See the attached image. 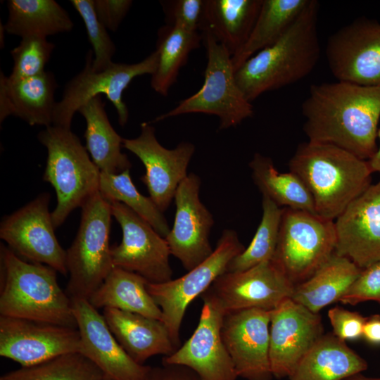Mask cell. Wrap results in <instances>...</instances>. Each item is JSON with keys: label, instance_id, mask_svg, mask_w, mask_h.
Here are the masks:
<instances>
[{"label": "cell", "instance_id": "obj_1", "mask_svg": "<svg viewBox=\"0 0 380 380\" xmlns=\"http://www.w3.org/2000/svg\"><path fill=\"white\" fill-rule=\"evenodd\" d=\"M301 111L308 141L334 145L365 160L376 151L380 87L312 84Z\"/></svg>", "mask_w": 380, "mask_h": 380}, {"label": "cell", "instance_id": "obj_2", "mask_svg": "<svg viewBox=\"0 0 380 380\" xmlns=\"http://www.w3.org/2000/svg\"><path fill=\"white\" fill-rule=\"evenodd\" d=\"M318 11V1L310 0L278 41L254 54L236 70V81L250 102L266 91L298 82L313 70L320 56Z\"/></svg>", "mask_w": 380, "mask_h": 380}, {"label": "cell", "instance_id": "obj_3", "mask_svg": "<svg viewBox=\"0 0 380 380\" xmlns=\"http://www.w3.org/2000/svg\"><path fill=\"white\" fill-rule=\"evenodd\" d=\"M309 191L317 215L335 220L370 184L367 160L334 145L300 143L289 162Z\"/></svg>", "mask_w": 380, "mask_h": 380}, {"label": "cell", "instance_id": "obj_4", "mask_svg": "<svg viewBox=\"0 0 380 380\" xmlns=\"http://www.w3.org/2000/svg\"><path fill=\"white\" fill-rule=\"evenodd\" d=\"M0 315L77 327L72 301L52 267L27 262L1 246Z\"/></svg>", "mask_w": 380, "mask_h": 380}, {"label": "cell", "instance_id": "obj_5", "mask_svg": "<svg viewBox=\"0 0 380 380\" xmlns=\"http://www.w3.org/2000/svg\"><path fill=\"white\" fill-rule=\"evenodd\" d=\"M47 150L43 179L54 188L57 205L51 213L55 228L99 191L101 171L71 129L51 125L38 134Z\"/></svg>", "mask_w": 380, "mask_h": 380}, {"label": "cell", "instance_id": "obj_6", "mask_svg": "<svg viewBox=\"0 0 380 380\" xmlns=\"http://www.w3.org/2000/svg\"><path fill=\"white\" fill-rule=\"evenodd\" d=\"M80 227L66 251L70 279L66 293L70 299L88 300L114 267L109 236L110 203L98 191L81 207Z\"/></svg>", "mask_w": 380, "mask_h": 380}, {"label": "cell", "instance_id": "obj_7", "mask_svg": "<svg viewBox=\"0 0 380 380\" xmlns=\"http://www.w3.org/2000/svg\"><path fill=\"white\" fill-rule=\"evenodd\" d=\"M207 54L204 81L201 89L183 99L173 109L151 122L188 113L214 115L220 129L236 127L253 115V107L239 88L232 56L227 48L207 31L203 32Z\"/></svg>", "mask_w": 380, "mask_h": 380}, {"label": "cell", "instance_id": "obj_8", "mask_svg": "<svg viewBox=\"0 0 380 380\" xmlns=\"http://www.w3.org/2000/svg\"><path fill=\"white\" fill-rule=\"evenodd\" d=\"M336 240L334 220L308 211L283 208L272 260L296 286L328 261L335 252Z\"/></svg>", "mask_w": 380, "mask_h": 380}, {"label": "cell", "instance_id": "obj_9", "mask_svg": "<svg viewBox=\"0 0 380 380\" xmlns=\"http://www.w3.org/2000/svg\"><path fill=\"white\" fill-rule=\"evenodd\" d=\"M155 50L136 63H113L97 71L93 68L94 53L89 50L83 69L65 85L61 99L56 102L52 125L71 129L73 116L90 99L104 94L115 107L118 122L124 126L128 121L129 110L122 99L123 91L139 76L154 73L158 64Z\"/></svg>", "mask_w": 380, "mask_h": 380}, {"label": "cell", "instance_id": "obj_10", "mask_svg": "<svg viewBox=\"0 0 380 380\" xmlns=\"http://www.w3.org/2000/svg\"><path fill=\"white\" fill-rule=\"evenodd\" d=\"M245 248L234 230L224 229L213 253L188 273L166 282L147 284L148 293L161 310V321L177 348L180 343L179 330L188 305L227 272L229 262Z\"/></svg>", "mask_w": 380, "mask_h": 380}, {"label": "cell", "instance_id": "obj_11", "mask_svg": "<svg viewBox=\"0 0 380 380\" xmlns=\"http://www.w3.org/2000/svg\"><path fill=\"white\" fill-rule=\"evenodd\" d=\"M109 203L122 232L120 243L110 248L113 266L134 272L151 284L171 280V254L165 239L125 204Z\"/></svg>", "mask_w": 380, "mask_h": 380}, {"label": "cell", "instance_id": "obj_12", "mask_svg": "<svg viewBox=\"0 0 380 380\" xmlns=\"http://www.w3.org/2000/svg\"><path fill=\"white\" fill-rule=\"evenodd\" d=\"M49 201V194H42L4 217L1 223L0 237L18 256L31 262L48 265L67 275L66 251L56 236Z\"/></svg>", "mask_w": 380, "mask_h": 380}, {"label": "cell", "instance_id": "obj_13", "mask_svg": "<svg viewBox=\"0 0 380 380\" xmlns=\"http://www.w3.org/2000/svg\"><path fill=\"white\" fill-rule=\"evenodd\" d=\"M325 53L338 81L380 87V23L358 18L328 39Z\"/></svg>", "mask_w": 380, "mask_h": 380}, {"label": "cell", "instance_id": "obj_14", "mask_svg": "<svg viewBox=\"0 0 380 380\" xmlns=\"http://www.w3.org/2000/svg\"><path fill=\"white\" fill-rule=\"evenodd\" d=\"M201 298L203 305L196 329L163 362L186 367L201 380H236L239 376L221 334L225 313L207 291Z\"/></svg>", "mask_w": 380, "mask_h": 380}, {"label": "cell", "instance_id": "obj_15", "mask_svg": "<svg viewBox=\"0 0 380 380\" xmlns=\"http://www.w3.org/2000/svg\"><path fill=\"white\" fill-rule=\"evenodd\" d=\"M122 146L134 153L144 164L145 174L141 180L149 197L163 213L175 198L180 183L187 177V167L195 146L187 141L168 149L158 141L151 123L141 124V132L134 139H124Z\"/></svg>", "mask_w": 380, "mask_h": 380}, {"label": "cell", "instance_id": "obj_16", "mask_svg": "<svg viewBox=\"0 0 380 380\" xmlns=\"http://www.w3.org/2000/svg\"><path fill=\"white\" fill-rule=\"evenodd\" d=\"M294 287L270 260L245 271L225 272L205 291L227 313L253 308L272 310L291 298Z\"/></svg>", "mask_w": 380, "mask_h": 380}, {"label": "cell", "instance_id": "obj_17", "mask_svg": "<svg viewBox=\"0 0 380 380\" xmlns=\"http://www.w3.org/2000/svg\"><path fill=\"white\" fill-rule=\"evenodd\" d=\"M81 351L77 328L0 315V355L21 367Z\"/></svg>", "mask_w": 380, "mask_h": 380}, {"label": "cell", "instance_id": "obj_18", "mask_svg": "<svg viewBox=\"0 0 380 380\" xmlns=\"http://www.w3.org/2000/svg\"><path fill=\"white\" fill-rule=\"evenodd\" d=\"M324 334L322 317L291 298L271 310L270 360L273 377L289 378Z\"/></svg>", "mask_w": 380, "mask_h": 380}, {"label": "cell", "instance_id": "obj_19", "mask_svg": "<svg viewBox=\"0 0 380 380\" xmlns=\"http://www.w3.org/2000/svg\"><path fill=\"white\" fill-rule=\"evenodd\" d=\"M271 310L247 309L224 314L221 334L239 377L272 380L270 360Z\"/></svg>", "mask_w": 380, "mask_h": 380}, {"label": "cell", "instance_id": "obj_20", "mask_svg": "<svg viewBox=\"0 0 380 380\" xmlns=\"http://www.w3.org/2000/svg\"><path fill=\"white\" fill-rule=\"evenodd\" d=\"M201 183L198 175L190 173L179 185L174 198L176 205L174 224L165 238L170 254L188 271L213 252L209 234L214 220L200 200Z\"/></svg>", "mask_w": 380, "mask_h": 380}, {"label": "cell", "instance_id": "obj_21", "mask_svg": "<svg viewBox=\"0 0 380 380\" xmlns=\"http://www.w3.org/2000/svg\"><path fill=\"white\" fill-rule=\"evenodd\" d=\"M334 224V253L361 270L380 261V180L355 198Z\"/></svg>", "mask_w": 380, "mask_h": 380}, {"label": "cell", "instance_id": "obj_22", "mask_svg": "<svg viewBox=\"0 0 380 380\" xmlns=\"http://www.w3.org/2000/svg\"><path fill=\"white\" fill-rule=\"evenodd\" d=\"M81 342V353L113 380H146L150 366L136 362L122 348L88 300L71 299Z\"/></svg>", "mask_w": 380, "mask_h": 380}, {"label": "cell", "instance_id": "obj_23", "mask_svg": "<svg viewBox=\"0 0 380 380\" xmlns=\"http://www.w3.org/2000/svg\"><path fill=\"white\" fill-rule=\"evenodd\" d=\"M57 87L51 71L18 80H11L1 72L0 122L14 116L32 126L52 125Z\"/></svg>", "mask_w": 380, "mask_h": 380}, {"label": "cell", "instance_id": "obj_24", "mask_svg": "<svg viewBox=\"0 0 380 380\" xmlns=\"http://www.w3.org/2000/svg\"><path fill=\"white\" fill-rule=\"evenodd\" d=\"M102 315L118 342L139 364L154 355L169 356L177 349L161 320L109 308Z\"/></svg>", "mask_w": 380, "mask_h": 380}, {"label": "cell", "instance_id": "obj_25", "mask_svg": "<svg viewBox=\"0 0 380 380\" xmlns=\"http://www.w3.org/2000/svg\"><path fill=\"white\" fill-rule=\"evenodd\" d=\"M367 361L333 334H323L289 380H344L367 369Z\"/></svg>", "mask_w": 380, "mask_h": 380}, {"label": "cell", "instance_id": "obj_26", "mask_svg": "<svg viewBox=\"0 0 380 380\" xmlns=\"http://www.w3.org/2000/svg\"><path fill=\"white\" fill-rule=\"evenodd\" d=\"M86 121L85 148L101 172L119 174L132 165L121 151L122 138L111 125L101 95L97 96L78 110Z\"/></svg>", "mask_w": 380, "mask_h": 380}, {"label": "cell", "instance_id": "obj_27", "mask_svg": "<svg viewBox=\"0 0 380 380\" xmlns=\"http://www.w3.org/2000/svg\"><path fill=\"white\" fill-rule=\"evenodd\" d=\"M262 0H206L203 32L224 45L232 57L248 40Z\"/></svg>", "mask_w": 380, "mask_h": 380}, {"label": "cell", "instance_id": "obj_28", "mask_svg": "<svg viewBox=\"0 0 380 380\" xmlns=\"http://www.w3.org/2000/svg\"><path fill=\"white\" fill-rule=\"evenodd\" d=\"M361 269L349 259L334 253L310 277L296 285L291 299L315 313L343 296Z\"/></svg>", "mask_w": 380, "mask_h": 380}, {"label": "cell", "instance_id": "obj_29", "mask_svg": "<svg viewBox=\"0 0 380 380\" xmlns=\"http://www.w3.org/2000/svg\"><path fill=\"white\" fill-rule=\"evenodd\" d=\"M148 283L134 272L114 267L89 301L96 309L115 308L161 320V310L148 293Z\"/></svg>", "mask_w": 380, "mask_h": 380}, {"label": "cell", "instance_id": "obj_30", "mask_svg": "<svg viewBox=\"0 0 380 380\" xmlns=\"http://www.w3.org/2000/svg\"><path fill=\"white\" fill-rule=\"evenodd\" d=\"M4 30L20 37L51 35L70 32L74 23L55 0H8Z\"/></svg>", "mask_w": 380, "mask_h": 380}, {"label": "cell", "instance_id": "obj_31", "mask_svg": "<svg viewBox=\"0 0 380 380\" xmlns=\"http://www.w3.org/2000/svg\"><path fill=\"white\" fill-rule=\"evenodd\" d=\"M310 0H262L253 30L232 57L234 70L260 50L278 41L295 23Z\"/></svg>", "mask_w": 380, "mask_h": 380}, {"label": "cell", "instance_id": "obj_32", "mask_svg": "<svg viewBox=\"0 0 380 380\" xmlns=\"http://www.w3.org/2000/svg\"><path fill=\"white\" fill-rule=\"evenodd\" d=\"M252 178L262 196L281 208L315 213L312 198L301 179L293 172H280L271 158L256 153L249 163Z\"/></svg>", "mask_w": 380, "mask_h": 380}, {"label": "cell", "instance_id": "obj_33", "mask_svg": "<svg viewBox=\"0 0 380 380\" xmlns=\"http://www.w3.org/2000/svg\"><path fill=\"white\" fill-rule=\"evenodd\" d=\"M202 37L198 32L175 25L167 24L158 30L156 49L158 64L151 79V87L156 92L168 94L189 53L200 46Z\"/></svg>", "mask_w": 380, "mask_h": 380}, {"label": "cell", "instance_id": "obj_34", "mask_svg": "<svg viewBox=\"0 0 380 380\" xmlns=\"http://www.w3.org/2000/svg\"><path fill=\"white\" fill-rule=\"evenodd\" d=\"M99 192L104 199L125 204L148 222L163 238L170 231L163 213L150 197L139 192L132 181L129 170L119 174L101 172Z\"/></svg>", "mask_w": 380, "mask_h": 380}, {"label": "cell", "instance_id": "obj_35", "mask_svg": "<svg viewBox=\"0 0 380 380\" xmlns=\"http://www.w3.org/2000/svg\"><path fill=\"white\" fill-rule=\"evenodd\" d=\"M103 372L81 353H70L8 372L0 380H100Z\"/></svg>", "mask_w": 380, "mask_h": 380}, {"label": "cell", "instance_id": "obj_36", "mask_svg": "<svg viewBox=\"0 0 380 380\" xmlns=\"http://www.w3.org/2000/svg\"><path fill=\"white\" fill-rule=\"evenodd\" d=\"M262 218L252 241L229 262L227 272L245 271L272 259L277 245L283 208L262 196Z\"/></svg>", "mask_w": 380, "mask_h": 380}, {"label": "cell", "instance_id": "obj_37", "mask_svg": "<svg viewBox=\"0 0 380 380\" xmlns=\"http://www.w3.org/2000/svg\"><path fill=\"white\" fill-rule=\"evenodd\" d=\"M55 44L40 36L21 38L20 44L11 51L13 68L8 76L11 80H18L38 75L45 71Z\"/></svg>", "mask_w": 380, "mask_h": 380}, {"label": "cell", "instance_id": "obj_38", "mask_svg": "<svg viewBox=\"0 0 380 380\" xmlns=\"http://www.w3.org/2000/svg\"><path fill=\"white\" fill-rule=\"evenodd\" d=\"M70 2L84 22L88 40L92 46L94 69L100 71L107 68L113 63L112 58L116 47L107 29L96 16L94 1L71 0Z\"/></svg>", "mask_w": 380, "mask_h": 380}, {"label": "cell", "instance_id": "obj_39", "mask_svg": "<svg viewBox=\"0 0 380 380\" xmlns=\"http://www.w3.org/2000/svg\"><path fill=\"white\" fill-rule=\"evenodd\" d=\"M161 4L168 25L191 32L202 30L206 0L162 1Z\"/></svg>", "mask_w": 380, "mask_h": 380}, {"label": "cell", "instance_id": "obj_40", "mask_svg": "<svg viewBox=\"0 0 380 380\" xmlns=\"http://www.w3.org/2000/svg\"><path fill=\"white\" fill-rule=\"evenodd\" d=\"M367 300L380 303V261L361 270L356 279L338 301L355 305Z\"/></svg>", "mask_w": 380, "mask_h": 380}, {"label": "cell", "instance_id": "obj_41", "mask_svg": "<svg viewBox=\"0 0 380 380\" xmlns=\"http://www.w3.org/2000/svg\"><path fill=\"white\" fill-rule=\"evenodd\" d=\"M328 317L333 329V334L342 341L362 338V329L367 317L340 306L328 311Z\"/></svg>", "mask_w": 380, "mask_h": 380}, {"label": "cell", "instance_id": "obj_42", "mask_svg": "<svg viewBox=\"0 0 380 380\" xmlns=\"http://www.w3.org/2000/svg\"><path fill=\"white\" fill-rule=\"evenodd\" d=\"M96 16L104 27L115 32L127 15L131 0H94Z\"/></svg>", "mask_w": 380, "mask_h": 380}, {"label": "cell", "instance_id": "obj_43", "mask_svg": "<svg viewBox=\"0 0 380 380\" xmlns=\"http://www.w3.org/2000/svg\"><path fill=\"white\" fill-rule=\"evenodd\" d=\"M146 380H201L189 368L173 364L162 362L161 366L151 367Z\"/></svg>", "mask_w": 380, "mask_h": 380}, {"label": "cell", "instance_id": "obj_44", "mask_svg": "<svg viewBox=\"0 0 380 380\" xmlns=\"http://www.w3.org/2000/svg\"><path fill=\"white\" fill-rule=\"evenodd\" d=\"M362 337L369 343L380 345V315H374L367 317Z\"/></svg>", "mask_w": 380, "mask_h": 380}, {"label": "cell", "instance_id": "obj_45", "mask_svg": "<svg viewBox=\"0 0 380 380\" xmlns=\"http://www.w3.org/2000/svg\"><path fill=\"white\" fill-rule=\"evenodd\" d=\"M378 138L379 139V146L374 156L367 160L372 172L380 174V128L378 130Z\"/></svg>", "mask_w": 380, "mask_h": 380}, {"label": "cell", "instance_id": "obj_46", "mask_svg": "<svg viewBox=\"0 0 380 380\" xmlns=\"http://www.w3.org/2000/svg\"><path fill=\"white\" fill-rule=\"evenodd\" d=\"M344 380H380V377H369L362 375L361 373L353 375Z\"/></svg>", "mask_w": 380, "mask_h": 380}, {"label": "cell", "instance_id": "obj_47", "mask_svg": "<svg viewBox=\"0 0 380 380\" xmlns=\"http://www.w3.org/2000/svg\"><path fill=\"white\" fill-rule=\"evenodd\" d=\"M100 380H113V379H110V378H109V377H108V376H103L101 379H100Z\"/></svg>", "mask_w": 380, "mask_h": 380}]
</instances>
